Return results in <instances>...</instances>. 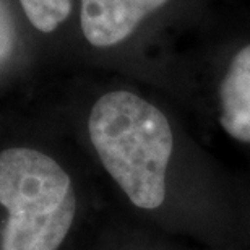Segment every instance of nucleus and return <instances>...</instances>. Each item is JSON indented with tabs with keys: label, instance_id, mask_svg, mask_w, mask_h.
<instances>
[{
	"label": "nucleus",
	"instance_id": "39448f33",
	"mask_svg": "<svg viewBox=\"0 0 250 250\" xmlns=\"http://www.w3.org/2000/svg\"><path fill=\"white\" fill-rule=\"evenodd\" d=\"M28 20L36 29L52 33L72 13V0H20Z\"/></svg>",
	"mask_w": 250,
	"mask_h": 250
},
{
	"label": "nucleus",
	"instance_id": "f03ea898",
	"mask_svg": "<svg viewBox=\"0 0 250 250\" xmlns=\"http://www.w3.org/2000/svg\"><path fill=\"white\" fill-rule=\"evenodd\" d=\"M0 205L8 211L0 250H57L72 228L77 195L56 159L8 148L0 153Z\"/></svg>",
	"mask_w": 250,
	"mask_h": 250
},
{
	"label": "nucleus",
	"instance_id": "f257e3e1",
	"mask_svg": "<svg viewBox=\"0 0 250 250\" xmlns=\"http://www.w3.org/2000/svg\"><path fill=\"white\" fill-rule=\"evenodd\" d=\"M99 159L135 207L154 209L166 197L174 137L166 116L130 91L101 96L88 121Z\"/></svg>",
	"mask_w": 250,
	"mask_h": 250
},
{
	"label": "nucleus",
	"instance_id": "7ed1b4c3",
	"mask_svg": "<svg viewBox=\"0 0 250 250\" xmlns=\"http://www.w3.org/2000/svg\"><path fill=\"white\" fill-rule=\"evenodd\" d=\"M167 0H82L80 21L84 38L96 47L125 41L143 18Z\"/></svg>",
	"mask_w": 250,
	"mask_h": 250
},
{
	"label": "nucleus",
	"instance_id": "423d86ee",
	"mask_svg": "<svg viewBox=\"0 0 250 250\" xmlns=\"http://www.w3.org/2000/svg\"><path fill=\"white\" fill-rule=\"evenodd\" d=\"M17 33H15V21L5 0H0V62L12 56Z\"/></svg>",
	"mask_w": 250,
	"mask_h": 250
},
{
	"label": "nucleus",
	"instance_id": "20e7f679",
	"mask_svg": "<svg viewBox=\"0 0 250 250\" xmlns=\"http://www.w3.org/2000/svg\"><path fill=\"white\" fill-rule=\"evenodd\" d=\"M223 128L239 142L250 143V44L232 57L219 86Z\"/></svg>",
	"mask_w": 250,
	"mask_h": 250
}]
</instances>
